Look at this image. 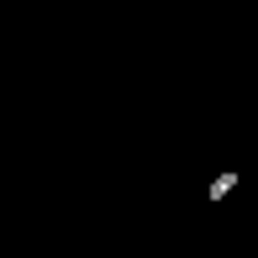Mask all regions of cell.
I'll return each mask as SVG.
<instances>
[{
    "label": "cell",
    "mask_w": 258,
    "mask_h": 258,
    "mask_svg": "<svg viewBox=\"0 0 258 258\" xmlns=\"http://www.w3.org/2000/svg\"><path fill=\"white\" fill-rule=\"evenodd\" d=\"M232 190H237V174H232V169H227V174H216V179H211V190H206V206H216V201H227Z\"/></svg>",
    "instance_id": "obj_1"
}]
</instances>
